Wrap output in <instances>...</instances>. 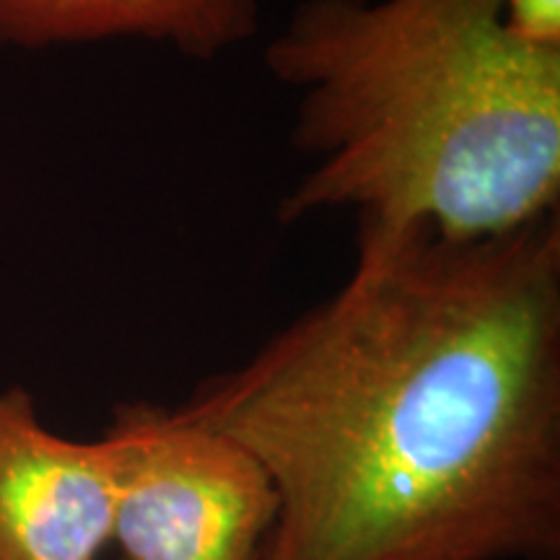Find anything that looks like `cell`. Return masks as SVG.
I'll list each match as a JSON object with an SVG mask.
<instances>
[{
  "label": "cell",
  "mask_w": 560,
  "mask_h": 560,
  "mask_svg": "<svg viewBox=\"0 0 560 560\" xmlns=\"http://www.w3.org/2000/svg\"><path fill=\"white\" fill-rule=\"evenodd\" d=\"M179 410L276 490L257 560H560V219L355 234L346 283Z\"/></svg>",
  "instance_id": "1"
},
{
  "label": "cell",
  "mask_w": 560,
  "mask_h": 560,
  "mask_svg": "<svg viewBox=\"0 0 560 560\" xmlns=\"http://www.w3.org/2000/svg\"><path fill=\"white\" fill-rule=\"evenodd\" d=\"M265 66L310 159L280 223L480 240L558 213L560 50L511 37L501 0H304Z\"/></svg>",
  "instance_id": "2"
},
{
  "label": "cell",
  "mask_w": 560,
  "mask_h": 560,
  "mask_svg": "<svg viewBox=\"0 0 560 560\" xmlns=\"http://www.w3.org/2000/svg\"><path fill=\"white\" fill-rule=\"evenodd\" d=\"M102 436L117 462L122 560H257L276 490L236 441L143 400L117 405Z\"/></svg>",
  "instance_id": "3"
},
{
  "label": "cell",
  "mask_w": 560,
  "mask_h": 560,
  "mask_svg": "<svg viewBox=\"0 0 560 560\" xmlns=\"http://www.w3.org/2000/svg\"><path fill=\"white\" fill-rule=\"evenodd\" d=\"M115 501L107 439L58 436L32 392L0 389V560H96L112 542Z\"/></svg>",
  "instance_id": "4"
},
{
  "label": "cell",
  "mask_w": 560,
  "mask_h": 560,
  "mask_svg": "<svg viewBox=\"0 0 560 560\" xmlns=\"http://www.w3.org/2000/svg\"><path fill=\"white\" fill-rule=\"evenodd\" d=\"M257 21L260 0H0V47L143 39L215 60L255 37Z\"/></svg>",
  "instance_id": "5"
},
{
  "label": "cell",
  "mask_w": 560,
  "mask_h": 560,
  "mask_svg": "<svg viewBox=\"0 0 560 560\" xmlns=\"http://www.w3.org/2000/svg\"><path fill=\"white\" fill-rule=\"evenodd\" d=\"M511 37L535 50H560V0H501Z\"/></svg>",
  "instance_id": "6"
}]
</instances>
